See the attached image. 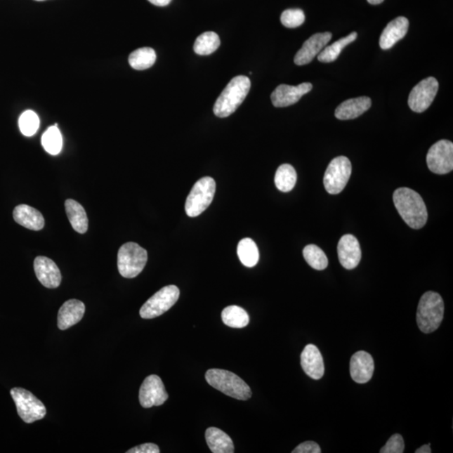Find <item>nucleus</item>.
Instances as JSON below:
<instances>
[{
    "instance_id": "nucleus-1",
    "label": "nucleus",
    "mask_w": 453,
    "mask_h": 453,
    "mask_svg": "<svg viewBox=\"0 0 453 453\" xmlns=\"http://www.w3.org/2000/svg\"><path fill=\"white\" fill-rule=\"evenodd\" d=\"M393 201L400 217L414 230H420L426 225L428 214L424 201L419 193L407 188L395 190Z\"/></svg>"
},
{
    "instance_id": "nucleus-2",
    "label": "nucleus",
    "mask_w": 453,
    "mask_h": 453,
    "mask_svg": "<svg viewBox=\"0 0 453 453\" xmlns=\"http://www.w3.org/2000/svg\"><path fill=\"white\" fill-rule=\"evenodd\" d=\"M251 87V81L245 76L234 77L216 101L214 112L219 118H227L244 101Z\"/></svg>"
},
{
    "instance_id": "nucleus-3",
    "label": "nucleus",
    "mask_w": 453,
    "mask_h": 453,
    "mask_svg": "<svg viewBox=\"0 0 453 453\" xmlns=\"http://www.w3.org/2000/svg\"><path fill=\"white\" fill-rule=\"evenodd\" d=\"M444 317V302L437 292L423 294L418 305L416 322L420 330L428 334L438 329Z\"/></svg>"
},
{
    "instance_id": "nucleus-4",
    "label": "nucleus",
    "mask_w": 453,
    "mask_h": 453,
    "mask_svg": "<svg viewBox=\"0 0 453 453\" xmlns=\"http://www.w3.org/2000/svg\"><path fill=\"white\" fill-rule=\"evenodd\" d=\"M205 378L211 387L232 398L239 400L251 398L252 392L247 383L230 371L211 369L206 371Z\"/></svg>"
},
{
    "instance_id": "nucleus-5",
    "label": "nucleus",
    "mask_w": 453,
    "mask_h": 453,
    "mask_svg": "<svg viewBox=\"0 0 453 453\" xmlns=\"http://www.w3.org/2000/svg\"><path fill=\"white\" fill-rule=\"evenodd\" d=\"M148 260L146 250L136 243L129 242L121 246L118 253V269L124 278L131 279L139 275Z\"/></svg>"
},
{
    "instance_id": "nucleus-6",
    "label": "nucleus",
    "mask_w": 453,
    "mask_h": 453,
    "mask_svg": "<svg viewBox=\"0 0 453 453\" xmlns=\"http://www.w3.org/2000/svg\"><path fill=\"white\" fill-rule=\"evenodd\" d=\"M216 192L215 180L205 176L194 184L185 201V213L189 217L195 218L209 208L214 200Z\"/></svg>"
},
{
    "instance_id": "nucleus-7",
    "label": "nucleus",
    "mask_w": 453,
    "mask_h": 453,
    "mask_svg": "<svg viewBox=\"0 0 453 453\" xmlns=\"http://www.w3.org/2000/svg\"><path fill=\"white\" fill-rule=\"evenodd\" d=\"M11 395L15 401L17 412L25 423H33L45 417L46 409L44 404L32 392L23 388H13Z\"/></svg>"
},
{
    "instance_id": "nucleus-8",
    "label": "nucleus",
    "mask_w": 453,
    "mask_h": 453,
    "mask_svg": "<svg viewBox=\"0 0 453 453\" xmlns=\"http://www.w3.org/2000/svg\"><path fill=\"white\" fill-rule=\"evenodd\" d=\"M179 296L180 290L178 287L171 284L163 287L142 306L140 310V317L144 319H152L162 316L176 304Z\"/></svg>"
},
{
    "instance_id": "nucleus-9",
    "label": "nucleus",
    "mask_w": 453,
    "mask_h": 453,
    "mask_svg": "<svg viewBox=\"0 0 453 453\" xmlns=\"http://www.w3.org/2000/svg\"><path fill=\"white\" fill-rule=\"evenodd\" d=\"M352 173V165L347 157H336L327 166L323 183L327 192L332 195L339 194L346 187Z\"/></svg>"
},
{
    "instance_id": "nucleus-10",
    "label": "nucleus",
    "mask_w": 453,
    "mask_h": 453,
    "mask_svg": "<svg viewBox=\"0 0 453 453\" xmlns=\"http://www.w3.org/2000/svg\"><path fill=\"white\" fill-rule=\"evenodd\" d=\"M426 163L429 170L433 173H449L453 170L452 142L442 140L431 146L426 155Z\"/></svg>"
},
{
    "instance_id": "nucleus-11",
    "label": "nucleus",
    "mask_w": 453,
    "mask_h": 453,
    "mask_svg": "<svg viewBox=\"0 0 453 453\" xmlns=\"http://www.w3.org/2000/svg\"><path fill=\"white\" fill-rule=\"evenodd\" d=\"M438 88V81L433 77H429L421 81L409 95V107L416 113H423L434 101Z\"/></svg>"
},
{
    "instance_id": "nucleus-12",
    "label": "nucleus",
    "mask_w": 453,
    "mask_h": 453,
    "mask_svg": "<svg viewBox=\"0 0 453 453\" xmlns=\"http://www.w3.org/2000/svg\"><path fill=\"white\" fill-rule=\"evenodd\" d=\"M140 403L142 407H159L168 400V394L162 379L151 374L142 383L140 394Z\"/></svg>"
},
{
    "instance_id": "nucleus-13",
    "label": "nucleus",
    "mask_w": 453,
    "mask_h": 453,
    "mask_svg": "<svg viewBox=\"0 0 453 453\" xmlns=\"http://www.w3.org/2000/svg\"><path fill=\"white\" fill-rule=\"evenodd\" d=\"M313 89L310 83L301 84L298 86L280 84L271 94V101L276 107H284L295 105L302 96Z\"/></svg>"
},
{
    "instance_id": "nucleus-14",
    "label": "nucleus",
    "mask_w": 453,
    "mask_h": 453,
    "mask_svg": "<svg viewBox=\"0 0 453 453\" xmlns=\"http://www.w3.org/2000/svg\"><path fill=\"white\" fill-rule=\"evenodd\" d=\"M332 34L330 32L317 33L304 42L303 46L295 55L294 63L297 66H303L312 62L329 44Z\"/></svg>"
},
{
    "instance_id": "nucleus-15",
    "label": "nucleus",
    "mask_w": 453,
    "mask_h": 453,
    "mask_svg": "<svg viewBox=\"0 0 453 453\" xmlns=\"http://www.w3.org/2000/svg\"><path fill=\"white\" fill-rule=\"evenodd\" d=\"M34 270L39 282L46 288H58L62 282V274L58 265L49 258L37 257L34 261Z\"/></svg>"
},
{
    "instance_id": "nucleus-16",
    "label": "nucleus",
    "mask_w": 453,
    "mask_h": 453,
    "mask_svg": "<svg viewBox=\"0 0 453 453\" xmlns=\"http://www.w3.org/2000/svg\"><path fill=\"white\" fill-rule=\"evenodd\" d=\"M338 254L340 264L345 269H355L362 257L359 241L352 235L343 236L338 245Z\"/></svg>"
},
{
    "instance_id": "nucleus-17",
    "label": "nucleus",
    "mask_w": 453,
    "mask_h": 453,
    "mask_svg": "<svg viewBox=\"0 0 453 453\" xmlns=\"http://www.w3.org/2000/svg\"><path fill=\"white\" fill-rule=\"evenodd\" d=\"M301 365L310 378L320 379L325 373L324 362L320 351L313 344L306 345L301 355Z\"/></svg>"
},
{
    "instance_id": "nucleus-18",
    "label": "nucleus",
    "mask_w": 453,
    "mask_h": 453,
    "mask_svg": "<svg viewBox=\"0 0 453 453\" xmlns=\"http://www.w3.org/2000/svg\"><path fill=\"white\" fill-rule=\"evenodd\" d=\"M374 362L372 356L365 351L355 353L350 360V374L357 383H368L373 377Z\"/></svg>"
},
{
    "instance_id": "nucleus-19",
    "label": "nucleus",
    "mask_w": 453,
    "mask_h": 453,
    "mask_svg": "<svg viewBox=\"0 0 453 453\" xmlns=\"http://www.w3.org/2000/svg\"><path fill=\"white\" fill-rule=\"evenodd\" d=\"M85 305L81 301L72 299L64 302L60 308L58 317V326L60 330H67L74 326L83 319Z\"/></svg>"
},
{
    "instance_id": "nucleus-20",
    "label": "nucleus",
    "mask_w": 453,
    "mask_h": 453,
    "mask_svg": "<svg viewBox=\"0 0 453 453\" xmlns=\"http://www.w3.org/2000/svg\"><path fill=\"white\" fill-rule=\"evenodd\" d=\"M409 28V20L405 17L400 16L398 18L390 21L385 29L383 30L379 46L383 50H389L394 46L397 42L403 39L407 34Z\"/></svg>"
},
{
    "instance_id": "nucleus-21",
    "label": "nucleus",
    "mask_w": 453,
    "mask_h": 453,
    "mask_svg": "<svg viewBox=\"0 0 453 453\" xmlns=\"http://www.w3.org/2000/svg\"><path fill=\"white\" fill-rule=\"evenodd\" d=\"M13 217L17 223L30 230H41L45 226V219L41 211L28 205L15 206Z\"/></svg>"
},
{
    "instance_id": "nucleus-22",
    "label": "nucleus",
    "mask_w": 453,
    "mask_h": 453,
    "mask_svg": "<svg viewBox=\"0 0 453 453\" xmlns=\"http://www.w3.org/2000/svg\"><path fill=\"white\" fill-rule=\"evenodd\" d=\"M372 101L369 97H359L343 102L336 107L335 116L340 120H349L360 117L370 109Z\"/></svg>"
},
{
    "instance_id": "nucleus-23",
    "label": "nucleus",
    "mask_w": 453,
    "mask_h": 453,
    "mask_svg": "<svg viewBox=\"0 0 453 453\" xmlns=\"http://www.w3.org/2000/svg\"><path fill=\"white\" fill-rule=\"evenodd\" d=\"M206 442L214 453L235 452V445L230 435L216 427H209L205 433Z\"/></svg>"
},
{
    "instance_id": "nucleus-24",
    "label": "nucleus",
    "mask_w": 453,
    "mask_h": 453,
    "mask_svg": "<svg viewBox=\"0 0 453 453\" xmlns=\"http://www.w3.org/2000/svg\"><path fill=\"white\" fill-rule=\"evenodd\" d=\"M65 209L73 230L79 234H85L88 228V218L84 206L75 200L67 199L65 202Z\"/></svg>"
},
{
    "instance_id": "nucleus-25",
    "label": "nucleus",
    "mask_w": 453,
    "mask_h": 453,
    "mask_svg": "<svg viewBox=\"0 0 453 453\" xmlns=\"http://www.w3.org/2000/svg\"><path fill=\"white\" fill-rule=\"evenodd\" d=\"M222 320L224 324L232 329H243L248 326L249 317L247 312L240 306H230L223 309Z\"/></svg>"
},
{
    "instance_id": "nucleus-26",
    "label": "nucleus",
    "mask_w": 453,
    "mask_h": 453,
    "mask_svg": "<svg viewBox=\"0 0 453 453\" xmlns=\"http://www.w3.org/2000/svg\"><path fill=\"white\" fill-rule=\"evenodd\" d=\"M357 37V32H352L348 37L341 38L340 40L334 42V44L327 46L326 48H323L321 53L318 54L317 59L319 62L323 63H334V60L338 59L344 47L355 41Z\"/></svg>"
},
{
    "instance_id": "nucleus-27",
    "label": "nucleus",
    "mask_w": 453,
    "mask_h": 453,
    "mask_svg": "<svg viewBox=\"0 0 453 453\" xmlns=\"http://www.w3.org/2000/svg\"><path fill=\"white\" fill-rule=\"evenodd\" d=\"M238 256L244 266L251 268L256 266L260 258V253L256 242L249 238H245L239 241L238 244Z\"/></svg>"
},
{
    "instance_id": "nucleus-28",
    "label": "nucleus",
    "mask_w": 453,
    "mask_h": 453,
    "mask_svg": "<svg viewBox=\"0 0 453 453\" xmlns=\"http://www.w3.org/2000/svg\"><path fill=\"white\" fill-rule=\"evenodd\" d=\"M296 171L294 167L289 164H284L276 171L275 183L280 192H291L296 185Z\"/></svg>"
},
{
    "instance_id": "nucleus-29",
    "label": "nucleus",
    "mask_w": 453,
    "mask_h": 453,
    "mask_svg": "<svg viewBox=\"0 0 453 453\" xmlns=\"http://www.w3.org/2000/svg\"><path fill=\"white\" fill-rule=\"evenodd\" d=\"M157 60V54L152 48L144 47L137 49L129 55V65L136 70H145L153 66Z\"/></svg>"
},
{
    "instance_id": "nucleus-30",
    "label": "nucleus",
    "mask_w": 453,
    "mask_h": 453,
    "mask_svg": "<svg viewBox=\"0 0 453 453\" xmlns=\"http://www.w3.org/2000/svg\"><path fill=\"white\" fill-rule=\"evenodd\" d=\"M220 43L221 42L217 33L205 32L197 38L194 44V51L198 55H208L218 49Z\"/></svg>"
},
{
    "instance_id": "nucleus-31",
    "label": "nucleus",
    "mask_w": 453,
    "mask_h": 453,
    "mask_svg": "<svg viewBox=\"0 0 453 453\" xmlns=\"http://www.w3.org/2000/svg\"><path fill=\"white\" fill-rule=\"evenodd\" d=\"M303 256L308 264L315 270H323L329 265V260L325 253L317 245L306 246L303 249Z\"/></svg>"
},
{
    "instance_id": "nucleus-32",
    "label": "nucleus",
    "mask_w": 453,
    "mask_h": 453,
    "mask_svg": "<svg viewBox=\"0 0 453 453\" xmlns=\"http://www.w3.org/2000/svg\"><path fill=\"white\" fill-rule=\"evenodd\" d=\"M43 147L51 155H58L63 148V136L60 133L58 124L50 127L42 136Z\"/></svg>"
},
{
    "instance_id": "nucleus-33",
    "label": "nucleus",
    "mask_w": 453,
    "mask_h": 453,
    "mask_svg": "<svg viewBox=\"0 0 453 453\" xmlns=\"http://www.w3.org/2000/svg\"><path fill=\"white\" fill-rule=\"evenodd\" d=\"M40 125V119L32 110H27L21 114L19 119V126L21 133L25 136H32L37 133Z\"/></svg>"
},
{
    "instance_id": "nucleus-34",
    "label": "nucleus",
    "mask_w": 453,
    "mask_h": 453,
    "mask_svg": "<svg viewBox=\"0 0 453 453\" xmlns=\"http://www.w3.org/2000/svg\"><path fill=\"white\" fill-rule=\"evenodd\" d=\"M280 21L284 27L287 28L299 27L304 23L305 14L300 8H290V10L284 11L282 13Z\"/></svg>"
},
{
    "instance_id": "nucleus-35",
    "label": "nucleus",
    "mask_w": 453,
    "mask_h": 453,
    "mask_svg": "<svg viewBox=\"0 0 453 453\" xmlns=\"http://www.w3.org/2000/svg\"><path fill=\"white\" fill-rule=\"evenodd\" d=\"M405 451V443L402 435L400 434L393 435L388 440L386 445L383 446L379 452L381 453H403Z\"/></svg>"
},
{
    "instance_id": "nucleus-36",
    "label": "nucleus",
    "mask_w": 453,
    "mask_h": 453,
    "mask_svg": "<svg viewBox=\"0 0 453 453\" xmlns=\"http://www.w3.org/2000/svg\"><path fill=\"white\" fill-rule=\"evenodd\" d=\"M292 453H321L322 450L318 444L314 442H305L297 446Z\"/></svg>"
},
{
    "instance_id": "nucleus-37",
    "label": "nucleus",
    "mask_w": 453,
    "mask_h": 453,
    "mask_svg": "<svg viewBox=\"0 0 453 453\" xmlns=\"http://www.w3.org/2000/svg\"><path fill=\"white\" fill-rule=\"evenodd\" d=\"M159 448L154 443H145L142 445L137 446L131 448V450L127 451V453H159Z\"/></svg>"
},
{
    "instance_id": "nucleus-38",
    "label": "nucleus",
    "mask_w": 453,
    "mask_h": 453,
    "mask_svg": "<svg viewBox=\"0 0 453 453\" xmlns=\"http://www.w3.org/2000/svg\"><path fill=\"white\" fill-rule=\"evenodd\" d=\"M151 4L157 6H166L171 2V0H149Z\"/></svg>"
},
{
    "instance_id": "nucleus-39",
    "label": "nucleus",
    "mask_w": 453,
    "mask_h": 453,
    "mask_svg": "<svg viewBox=\"0 0 453 453\" xmlns=\"http://www.w3.org/2000/svg\"><path fill=\"white\" fill-rule=\"evenodd\" d=\"M431 447L430 444H426V445H423L420 448H418V449L416 450V453H431Z\"/></svg>"
},
{
    "instance_id": "nucleus-40",
    "label": "nucleus",
    "mask_w": 453,
    "mask_h": 453,
    "mask_svg": "<svg viewBox=\"0 0 453 453\" xmlns=\"http://www.w3.org/2000/svg\"><path fill=\"white\" fill-rule=\"evenodd\" d=\"M370 4H374V6H376V4H379L385 1V0H367Z\"/></svg>"
},
{
    "instance_id": "nucleus-41",
    "label": "nucleus",
    "mask_w": 453,
    "mask_h": 453,
    "mask_svg": "<svg viewBox=\"0 0 453 453\" xmlns=\"http://www.w3.org/2000/svg\"><path fill=\"white\" fill-rule=\"evenodd\" d=\"M36 1H45V0H36Z\"/></svg>"
}]
</instances>
